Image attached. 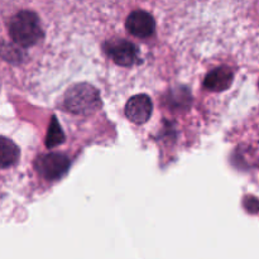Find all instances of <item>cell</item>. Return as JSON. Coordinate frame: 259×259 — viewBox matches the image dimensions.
I'll return each mask as SVG.
<instances>
[{
	"label": "cell",
	"mask_w": 259,
	"mask_h": 259,
	"mask_svg": "<svg viewBox=\"0 0 259 259\" xmlns=\"http://www.w3.org/2000/svg\"><path fill=\"white\" fill-rule=\"evenodd\" d=\"M9 34L17 45L22 47H32L43 38L37 14L30 10H20L9 22Z\"/></svg>",
	"instance_id": "obj_1"
},
{
	"label": "cell",
	"mask_w": 259,
	"mask_h": 259,
	"mask_svg": "<svg viewBox=\"0 0 259 259\" xmlns=\"http://www.w3.org/2000/svg\"><path fill=\"white\" fill-rule=\"evenodd\" d=\"M62 105L67 111L78 115L93 114L101 106L100 94L89 83H76L65 93Z\"/></svg>",
	"instance_id": "obj_2"
},
{
	"label": "cell",
	"mask_w": 259,
	"mask_h": 259,
	"mask_svg": "<svg viewBox=\"0 0 259 259\" xmlns=\"http://www.w3.org/2000/svg\"><path fill=\"white\" fill-rule=\"evenodd\" d=\"M34 167L40 176L50 181H55L67 174L70 168V159L62 153L42 154L37 158Z\"/></svg>",
	"instance_id": "obj_3"
},
{
	"label": "cell",
	"mask_w": 259,
	"mask_h": 259,
	"mask_svg": "<svg viewBox=\"0 0 259 259\" xmlns=\"http://www.w3.org/2000/svg\"><path fill=\"white\" fill-rule=\"evenodd\" d=\"M106 55L119 66L131 67L139 62V52L136 45L125 39H113L104 45Z\"/></svg>",
	"instance_id": "obj_4"
},
{
	"label": "cell",
	"mask_w": 259,
	"mask_h": 259,
	"mask_svg": "<svg viewBox=\"0 0 259 259\" xmlns=\"http://www.w3.org/2000/svg\"><path fill=\"white\" fill-rule=\"evenodd\" d=\"M125 28L131 34L138 38H148L156 29L154 18L144 10H134L126 18Z\"/></svg>",
	"instance_id": "obj_5"
},
{
	"label": "cell",
	"mask_w": 259,
	"mask_h": 259,
	"mask_svg": "<svg viewBox=\"0 0 259 259\" xmlns=\"http://www.w3.org/2000/svg\"><path fill=\"white\" fill-rule=\"evenodd\" d=\"M153 104L147 95H136L129 99L125 105V115L136 124H144L151 118Z\"/></svg>",
	"instance_id": "obj_6"
},
{
	"label": "cell",
	"mask_w": 259,
	"mask_h": 259,
	"mask_svg": "<svg viewBox=\"0 0 259 259\" xmlns=\"http://www.w3.org/2000/svg\"><path fill=\"white\" fill-rule=\"evenodd\" d=\"M233 80H234L233 71L227 66H222L207 73L204 80V86L209 91L220 93L228 90L232 86Z\"/></svg>",
	"instance_id": "obj_7"
},
{
	"label": "cell",
	"mask_w": 259,
	"mask_h": 259,
	"mask_svg": "<svg viewBox=\"0 0 259 259\" xmlns=\"http://www.w3.org/2000/svg\"><path fill=\"white\" fill-rule=\"evenodd\" d=\"M19 159V148L5 137H0V168L14 166Z\"/></svg>",
	"instance_id": "obj_8"
},
{
	"label": "cell",
	"mask_w": 259,
	"mask_h": 259,
	"mask_svg": "<svg viewBox=\"0 0 259 259\" xmlns=\"http://www.w3.org/2000/svg\"><path fill=\"white\" fill-rule=\"evenodd\" d=\"M63 141H65V134H63L56 116H52V121H51L47 137H46V146H47V148H53V147L62 143Z\"/></svg>",
	"instance_id": "obj_9"
}]
</instances>
